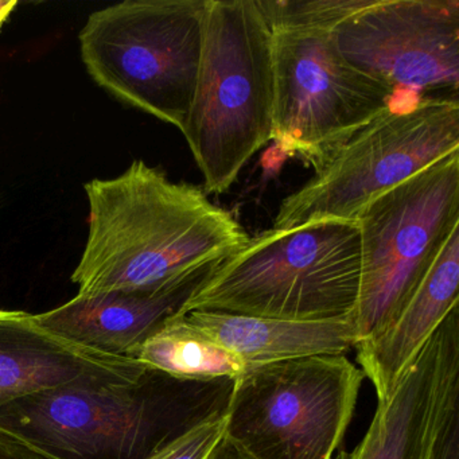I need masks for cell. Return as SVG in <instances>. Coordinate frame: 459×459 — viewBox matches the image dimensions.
Segmentation results:
<instances>
[{
    "instance_id": "7c38bea8",
    "label": "cell",
    "mask_w": 459,
    "mask_h": 459,
    "mask_svg": "<svg viewBox=\"0 0 459 459\" xmlns=\"http://www.w3.org/2000/svg\"><path fill=\"white\" fill-rule=\"evenodd\" d=\"M147 365L72 342L25 311L0 310V408L82 381L131 383Z\"/></svg>"
},
{
    "instance_id": "30bf717a",
    "label": "cell",
    "mask_w": 459,
    "mask_h": 459,
    "mask_svg": "<svg viewBox=\"0 0 459 459\" xmlns=\"http://www.w3.org/2000/svg\"><path fill=\"white\" fill-rule=\"evenodd\" d=\"M333 37L351 65L394 91L458 90V0H376Z\"/></svg>"
},
{
    "instance_id": "d6986e66",
    "label": "cell",
    "mask_w": 459,
    "mask_h": 459,
    "mask_svg": "<svg viewBox=\"0 0 459 459\" xmlns=\"http://www.w3.org/2000/svg\"><path fill=\"white\" fill-rule=\"evenodd\" d=\"M0 459H57L14 432L0 427Z\"/></svg>"
},
{
    "instance_id": "8992f818",
    "label": "cell",
    "mask_w": 459,
    "mask_h": 459,
    "mask_svg": "<svg viewBox=\"0 0 459 459\" xmlns=\"http://www.w3.org/2000/svg\"><path fill=\"white\" fill-rule=\"evenodd\" d=\"M364 378L345 356L251 367L233 380L224 437L248 459H332Z\"/></svg>"
},
{
    "instance_id": "3957f363",
    "label": "cell",
    "mask_w": 459,
    "mask_h": 459,
    "mask_svg": "<svg viewBox=\"0 0 459 459\" xmlns=\"http://www.w3.org/2000/svg\"><path fill=\"white\" fill-rule=\"evenodd\" d=\"M273 31L255 0H206L204 48L184 134L204 192L224 195L271 141Z\"/></svg>"
},
{
    "instance_id": "9a60e30c",
    "label": "cell",
    "mask_w": 459,
    "mask_h": 459,
    "mask_svg": "<svg viewBox=\"0 0 459 459\" xmlns=\"http://www.w3.org/2000/svg\"><path fill=\"white\" fill-rule=\"evenodd\" d=\"M184 316L249 367L343 356L359 341L353 318L289 321L211 310H192Z\"/></svg>"
},
{
    "instance_id": "ba28073f",
    "label": "cell",
    "mask_w": 459,
    "mask_h": 459,
    "mask_svg": "<svg viewBox=\"0 0 459 459\" xmlns=\"http://www.w3.org/2000/svg\"><path fill=\"white\" fill-rule=\"evenodd\" d=\"M359 230V341L380 332L418 289L459 225V152L367 205Z\"/></svg>"
},
{
    "instance_id": "ac0fdd59",
    "label": "cell",
    "mask_w": 459,
    "mask_h": 459,
    "mask_svg": "<svg viewBox=\"0 0 459 459\" xmlns=\"http://www.w3.org/2000/svg\"><path fill=\"white\" fill-rule=\"evenodd\" d=\"M225 413L193 427L147 459H205L224 435Z\"/></svg>"
},
{
    "instance_id": "7402d4cb",
    "label": "cell",
    "mask_w": 459,
    "mask_h": 459,
    "mask_svg": "<svg viewBox=\"0 0 459 459\" xmlns=\"http://www.w3.org/2000/svg\"><path fill=\"white\" fill-rule=\"evenodd\" d=\"M17 4V0H7V2L0 0V29H2V26L9 20L10 15L13 14Z\"/></svg>"
},
{
    "instance_id": "5b68a950",
    "label": "cell",
    "mask_w": 459,
    "mask_h": 459,
    "mask_svg": "<svg viewBox=\"0 0 459 459\" xmlns=\"http://www.w3.org/2000/svg\"><path fill=\"white\" fill-rule=\"evenodd\" d=\"M206 0H126L88 18L79 36L93 82L184 131L197 84Z\"/></svg>"
},
{
    "instance_id": "e0dca14e",
    "label": "cell",
    "mask_w": 459,
    "mask_h": 459,
    "mask_svg": "<svg viewBox=\"0 0 459 459\" xmlns=\"http://www.w3.org/2000/svg\"><path fill=\"white\" fill-rule=\"evenodd\" d=\"M376 0H255L273 33L332 34Z\"/></svg>"
},
{
    "instance_id": "8fae6325",
    "label": "cell",
    "mask_w": 459,
    "mask_h": 459,
    "mask_svg": "<svg viewBox=\"0 0 459 459\" xmlns=\"http://www.w3.org/2000/svg\"><path fill=\"white\" fill-rule=\"evenodd\" d=\"M459 407V308L450 311L385 400L367 434L338 459H429Z\"/></svg>"
},
{
    "instance_id": "4fadbf2b",
    "label": "cell",
    "mask_w": 459,
    "mask_h": 459,
    "mask_svg": "<svg viewBox=\"0 0 459 459\" xmlns=\"http://www.w3.org/2000/svg\"><path fill=\"white\" fill-rule=\"evenodd\" d=\"M221 262L154 292L79 295L65 305L36 316L50 332L111 356L128 357L185 303Z\"/></svg>"
},
{
    "instance_id": "44dd1931",
    "label": "cell",
    "mask_w": 459,
    "mask_h": 459,
    "mask_svg": "<svg viewBox=\"0 0 459 459\" xmlns=\"http://www.w3.org/2000/svg\"><path fill=\"white\" fill-rule=\"evenodd\" d=\"M205 459H248L222 435Z\"/></svg>"
},
{
    "instance_id": "6da1fadb",
    "label": "cell",
    "mask_w": 459,
    "mask_h": 459,
    "mask_svg": "<svg viewBox=\"0 0 459 459\" xmlns=\"http://www.w3.org/2000/svg\"><path fill=\"white\" fill-rule=\"evenodd\" d=\"M88 238L72 281L79 295L154 292L221 262L249 240L200 187L135 160L122 176L85 184Z\"/></svg>"
},
{
    "instance_id": "ffe728a7",
    "label": "cell",
    "mask_w": 459,
    "mask_h": 459,
    "mask_svg": "<svg viewBox=\"0 0 459 459\" xmlns=\"http://www.w3.org/2000/svg\"><path fill=\"white\" fill-rule=\"evenodd\" d=\"M429 459H459V407L446 420Z\"/></svg>"
},
{
    "instance_id": "5bb4252c",
    "label": "cell",
    "mask_w": 459,
    "mask_h": 459,
    "mask_svg": "<svg viewBox=\"0 0 459 459\" xmlns=\"http://www.w3.org/2000/svg\"><path fill=\"white\" fill-rule=\"evenodd\" d=\"M459 302V225L410 299L380 332L354 346L377 400H385Z\"/></svg>"
},
{
    "instance_id": "7a4b0ae2",
    "label": "cell",
    "mask_w": 459,
    "mask_h": 459,
    "mask_svg": "<svg viewBox=\"0 0 459 459\" xmlns=\"http://www.w3.org/2000/svg\"><path fill=\"white\" fill-rule=\"evenodd\" d=\"M235 378L150 368L131 383L82 381L0 408V427L57 459H147L227 411Z\"/></svg>"
},
{
    "instance_id": "2e32d148",
    "label": "cell",
    "mask_w": 459,
    "mask_h": 459,
    "mask_svg": "<svg viewBox=\"0 0 459 459\" xmlns=\"http://www.w3.org/2000/svg\"><path fill=\"white\" fill-rule=\"evenodd\" d=\"M131 359L186 380L236 378L251 368L190 324L184 314L169 318Z\"/></svg>"
},
{
    "instance_id": "9c48e42d",
    "label": "cell",
    "mask_w": 459,
    "mask_h": 459,
    "mask_svg": "<svg viewBox=\"0 0 459 459\" xmlns=\"http://www.w3.org/2000/svg\"><path fill=\"white\" fill-rule=\"evenodd\" d=\"M271 141L318 173L392 108L394 90L348 63L332 34L273 33Z\"/></svg>"
},
{
    "instance_id": "277c9868",
    "label": "cell",
    "mask_w": 459,
    "mask_h": 459,
    "mask_svg": "<svg viewBox=\"0 0 459 459\" xmlns=\"http://www.w3.org/2000/svg\"><path fill=\"white\" fill-rule=\"evenodd\" d=\"M359 289L357 222L270 230L224 260L181 313L222 311L289 321L353 318Z\"/></svg>"
},
{
    "instance_id": "52a82bcc",
    "label": "cell",
    "mask_w": 459,
    "mask_h": 459,
    "mask_svg": "<svg viewBox=\"0 0 459 459\" xmlns=\"http://www.w3.org/2000/svg\"><path fill=\"white\" fill-rule=\"evenodd\" d=\"M459 152L455 98H427L391 108L349 139L322 170L281 201L273 230L356 222L380 195Z\"/></svg>"
}]
</instances>
